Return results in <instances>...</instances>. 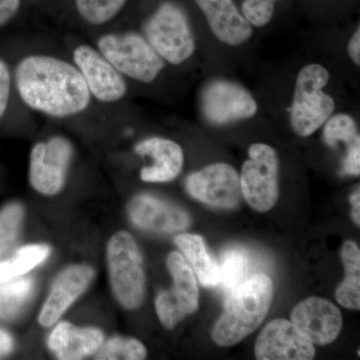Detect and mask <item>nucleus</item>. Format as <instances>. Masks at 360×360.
<instances>
[{
	"instance_id": "nucleus-1",
	"label": "nucleus",
	"mask_w": 360,
	"mask_h": 360,
	"mask_svg": "<svg viewBox=\"0 0 360 360\" xmlns=\"http://www.w3.org/2000/svg\"><path fill=\"white\" fill-rule=\"evenodd\" d=\"M15 84L28 108L51 117L77 115L89 105L90 92L77 66L54 56H26L16 66Z\"/></svg>"
},
{
	"instance_id": "nucleus-7",
	"label": "nucleus",
	"mask_w": 360,
	"mask_h": 360,
	"mask_svg": "<svg viewBox=\"0 0 360 360\" xmlns=\"http://www.w3.org/2000/svg\"><path fill=\"white\" fill-rule=\"evenodd\" d=\"M248 155L241 169V193L253 210L269 212L278 200V156L264 143L252 144Z\"/></svg>"
},
{
	"instance_id": "nucleus-17",
	"label": "nucleus",
	"mask_w": 360,
	"mask_h": 360,
	"mask_svg": "<svg viewBox=\"0 0 360 360\" xmlns=\"http://www.w3.org/2000/svg\"><path fill=\"white\" fill-rule=\"evenodd\" d=\"M129 213L137 226L151 231L175 232L189 224L184 210L150 195H139L130 201Z\"/></svg>"
},
{
	"instance_id": "nucleus-19",
	"label": "nucleus",
	"mask_w": 360,
	"mask_h": 360,
	"mask_svg": "<svg viewBox=\"0 0 360 360\" xmlns=\"http://www.w3.org/2000/svg\"><path fill=\"white\" fill-rule=\"evenodd\" d=\"M103 343V335L98 329L78 328L68 322H61L52 331L49 348L58 359H84L96 354Z\"/></svg>"
},
{
	"instance_id": "nucleus-24",
	"label": "nucleus",
	"mask_w": 360,
	"mask_h": 360,
	"mask_svg": "<svg viewBox=\"0 0 360 360\" xmlns=\"http://www.w3.org/2000/svg\"><path fill=\"white\" fill-rule=\"evenodd\" d=\"M96 359L141 360L146 359V349L141 341L134 338H115L103 343L97 350Z\"/></svg>"
},
{
	"instance_id": "nucleus-26",
	"label": "nucleus",
	"mask_w": 360,
	"mask_h": 360,
	"mask_svg": "<svg viewBox=\"0 0 360 360\" xmlns=\"http://www.w3.org/2000/svg\"><path fill=\"white\" fill-rule=\"evenodd\" d=\"M220 269V283L229 292L239 283H243L248 269V257L245 251L240 250H227L222 255Z\"/></svg>"
},
{
	"instance_id": "nucleus-33",
	"label": "nucleus",
	"mask_w": 360,
	"mask_h": 360,
	"mask_svg": "<svg viewBox=\"0 0 360 360\" xmlns=\"http://www.w3.org/2000/svg\"><path fill=\"white\" fill-rule=\"evenodd\" d=\"M347 52L354 65H360V27H357L348 42Z\"/></svg>"
},
{
	"instance_id": "nucleus-27",
	"label": "nucleus",
	"mask_w": 360,
	"mask_h": 360,
	"mask_svg": "<svg viewBox=\"0 0 360 360\" xmlns=\"http://www.w3.org/2000/svg\"><path fill=\"white\" fill-rule=\"evenodd\" d=\"M324 124V141L330 148H335L340 142L352 144L359 137L354 118L345 113L330 116Z\"/></svg>"
},
{
	"instance_id": "nucleus-16",
	"label": "nucleus",
	"mask_w": 360,
	"mask_h": 360,
	"mask_svg": "<svg viewBox=\"0 0 360 360\" xmlns=\"http://www.w3.org/2000/svg\"><path fill=\"white\" fill-rule=\"evenodd\" d=\"M205 14L217 39L231 46L245 44L252 35V27L238 11L233 0H194Z\"/></svg>"
},
{
	"instance_id": "nucleus-12",
	"label": "nucleus",
	"mask_w": 360,
	"mask_h": 360,
	"mask_svg": "<svg viewBox=\"0 0 360 360\" xmlns=\"http://www.w3.org/2000/svg\"><path fill=\"white\" fill-rule=\"evenodd\" d=\"M72 153L70 142L63 137L37 143L30 155L32 186L46 195L58 193L65 184Z\"/></svg>"
},
{
	"instance_id": "nucleus-2",
	"label": "nucleus",
	"mask_w": 360,
	"mask_h": 360,
	"mask_svg": "<svg viewBox=\"0 0 360 360\" xmlns=\"http://www.w3.org/2000/svg\"><path fill=\"white\" fill-rule=\"evenodd\" d=\"M274 297V283L264 274H255L229 291L224 309L212 330L222 347H233L262 323Z\"/></svg>"
},
{
	"instance_id": "nucleus-3",
	"label": "nucleus",
	"mask_w": 360,
	"mask_h": 360,
	"mask_svg": "<svg viewBox=\"0 0 360 360\" xmlns=\"http://www.w3.org/2000/svg\"><path fill=\"white\" fill-rule=\"evenodd\" d=\"M329 77L328 70L317 63L304 66L298 72L290 120L293 131L300 136L314 134L333 115L335 99L323 91Z\"/></svg>"
},
{
	"instance_id": "nucleus-23",
	"label": "nucleus",
	"mask_w": 360,
	"mask_h": 360,
	"mask_svg": "<svg viewBox=\"0 0 360 360\" xmlns=\"http://www.w3.org/2000/svg\"><path fill=\"white\" fill-rule=\"evenodd\" d=\"M127 0H75L78 13L91 25L110 22L122 11Z\"/></svg>"
},
{
	"instance_id": "nucleus-5",
	"label": "nucleus",
	"mask_w": 360,
	"mask_h": 360,
	"mask_svg": "<svg viewBox=\"0 0 360 360\" xmlns=\"http://www.w3.org/2000/svg\"><path fill=\"white\" fill-rule=\"evenodd\" d=\"M144 32L149 44L170 65H181L195 51V40L186 14L174 2H165L158 7L146 23Z\"/></svg>"
},
{
	"instance_id": "nucleus-11",
	"label": "nucleus",
	"mask_w": 360,
	"mask_h": 360,
	"mask_svg": "<svg viewBox=\"0 0 360 360\" xmlns=\"http://www.w3.org/2000/svg\"><path fill=\"white\" fill-rule=\"evenodd\" d=\"M75 66L82 73L90 96L103 103L120 101L127 92L124 77L101 52L82 44L73 51Z\"/></svg>"
},
{
	"instance_id": "nucleus-32",
	"label": "nucleus",
	"mask_w": 360,
	"mask_h": 360,
	"mask_svg": "<svg viewBox=\"0 0 360 360\" xmlns=\"http://www.w3.org/2000/svg\"><path fill=\"white\" fill-rule=\"evenodd\" d=\"M20 0H0V25H6L18 13Z\"/></svg>"
},
{
	"instance_id": "nucleus-22",
	"label": "nucleus",
	"mask_w": 360,
	"mask_h": 360,
	"mask_svg": "<svg viewBox=\"0 0 360 360\" xmlns=\"http://www.w3.org/2000/svg\"><path fill=\"white\" fill-rule=\"evenodd\" d=\"M32 290V278L11 279L0 284V319H11L20 314Z\"/></svg>"
},
{
	"instance_id": "nucleus-8",
	"label": "nucleus",
	"mask_w": 360,
	"mask_h": 360,
	"mask_svg": "<svg viewBox=\"0 0 360 360\" xmlns=\"http://www.w3.org/2000/svg\"><path fill=\"white\" fill-rule=\"evenodd\" d=\"M167 265L174 277V288L158 296L155 307L161 323L172 329L186 315L198 310V288L193 269L180 253L169 255Z\"/></svg>"
},
{
	"instance_id": "nucleus-15",
	"label": "nucleus",
	"mask_w": 360,
	"mask_h": 360,
	"mask_svg": "<svg viewBox=\"0 0 360 360\" xmlns=\"http://www.w3.org/2000/svg\"><path fill=\"white\" fill-rule=\"evenodd\" d=\"M94 272L86 265H73L63 270L53 284L51 295L42 307L39 322L51 326L79 297L94 278Z\"/></svg>"
},
{
	"instance_id": "nucleus-28",
	"label": "nucleus",
	"mask_w": 360,
	"mask_h": 360,
	"mask_svg": "<svg viewBox=\"0 0 360 360\" xmlns=\"http://www.w3.org/2000/svg\"><path fill=\"white\" fill-rule=\"evenodd\" d=\"M22 219L23 208L18 203L6 205L0 212V255L15 243Z\"/></svg>"
},
{
	"instance_id": "nucleus-9",
	"label": "nucleus",
	"mask_w": 360,
	"mask_h": 360,
	"mask_svg": "<svg viewBox=\"0 0 360 360\" xmlns=\"http://www.w3.org/2000/svg\"><path fill=\"white\" fill-rule=\"evenodd\" d=\"M201 110L207 122L225 125L253 117L258 105L252 94L243 85L231 80L215 79L203 89Z\"/></svg>"
},
{
	"instance_id": "nucleus-4",
	"label": "nucleus",
	"mask_w": 360,
	"mask_h": 360,
	"mask_svg": "<svg viewBox=\"0 0 360 360\" xmlns=\"http://www.w3.org/2000/svg\"><path fill=\"white\" fill-rule=\"evenodd\" d=\"M98 51L124 77L150 84L165 68V60L137 33H108L97 42Z\"/></svg>"
},
{
	"instance_id": "nucleus-25",
	"label": "nucleus",
	"mask_w": 360,
	"mask_h": 360,
	"mask_svg": "<svg viewBox=\"0 0 360 360\" xmlns=\"http://www.w3.org/2000/svg\"><path fill=\"white\" fill-rule=\"evenodd\" d=\"M49 248L47 245H28L20 248L11 262H6V281L25 276L30 270L49 257Z\"/></svg>"
},
{
	"instance_id": "nucleus-18",
	"label": "nucleus",
	"mask_w": 360,
	"mask_h": 360,
	"mask_svg": "<svg viewBox=\"0 0 360 360\" xmlns=\"http://www.w3.org/2000/svg\"><path fill=\"white\" fill-rule=\"evenodd\" d=\"M141 156H148L153 165L141 169V179L146 182H167L176 179L184 167V151L176 142L153 137L135 146Z\"/></svg>"
},
{
	"instance_id": "nucleus-6",
	"label": "nucleus",
	"mask_w": 360,
	"mask_h": 360,
	"mask_svg": "<svg viewBox=\"0 0 360 360\" xmlns=\"http://www.w3.org/2000/svg\"><path fill=\"white\" fill-rule=\"evenodd\" d=\"M111 286L125 309H137L143 302L146 274L141 251L129 232L116 233L108 248Z\"/></svg>"
},
{
	"instance_id": "nucleus-14",
	"label": "nucleus",
	"mask_w": 360,
	"mask_h": 360,
	"mask_svg": "<svg viewBox=\"0 0 360 360\" xmlns=\"http://www.w3.org/2000/svg\"><path fill=\"white\" fill-rule=\"evenodd\" d=\"M291 322L312 345H330L340 335L342 315L340 310L324 298H307L291 312Z\"/></svg>"
},
{
	"instance_id": "nucleus-13",
	"label": "nucleus",
	"mask_w": 360,
	"mask_h": 360,
	"mask_svg": "<svg viewBox=\"0 0 360 360\" xmlns=\"http://www.w3.org/2000/svg\"><path fill=\"white\" fill-rule=\"evenodd\" d=\"M255 354L258 360H310L315 349L292 322L277 319L258 335Z\"/></svg>"
},
{
	"instance_id": "nucleus-34",
	"label": "nucleus",
	"mask_w": 360,
	"mask_h": 360,
	"mask_svg": "<svg viewBox=\"0 0 360 360\" xmlns=\"http://www.w3.org/2000/svg\"><path fill=\"white\" fill-rule=\"evenodd\" d=\"M13 340L8 333L0 329V357L8 354L13 350Z\"/></svg>"
},
{
	"instance_id": "nucleus-21",
	"label": "nucleus",
	"mask_w": 360,
	"mask_h": 360,
	"mask_svg": "<svg viewBox=\"0 0 360 360\" xmlns=\"http://www.w3.org/2000/svg\"><path fill=\"white\" fill-rule=\"evenodd\" d=\"M341 259L347 276L336 290L338 302L345 309H360V250L354 241H345Z\"/></svg>"
},
{
	"instance_id": "nucleus-20",
	"label": "nucleus",
	"mask_w": 360,
	"mask_h": 360,
	"mask_svg": "<svg viewBox=\"0 0 360 360\" xmlns=\"http://www.w3.org/2000/svg\"><path fill=\"white\" fill-rule=\"evenodd\" d=\"M180 250L193 264L200 283L206 288L219 285L220 269L217 260L208 253L203 238L198 234H181L175 238Z\"/></svg>"
},
{
	"instance_id": "nucleus-30",
	"label": "nucleus",
	"mask_w": 360,
	"mask_h": 360,
	"mask_svg": "<svg viewBox=\"0 0 360 360\" xmlns=\"http://www.w3.org/2000/svg\"><path fill=\"white\" fill-rule=\"evenodd\" d=\"M11 77L8 68L0 59V118L6 112L11 96Z\"/></svg>"
},
{
	"instance_id": "nucleus-10",
	"label": "nucleus",
	"mask_w": 360,
	"mask_h": 360,
	"mask_svg": "<svg viewBox=\"0 0 360 360\" xmlns=\"http://www.w3.org/2000/svg\"><path fill=\"white\" fill-rule=\"evenodd\" d=\"M186 188L195 200L213 207L234 208L241 200L240 176L227 163H213L189 175Z\"/></svg>"
},
{
	"instance_id": "nucleus-35",
	"label": "nucleus",
	"mask_w": 360,
	"mask_h": 360,
	"mask_svg": "<svg viewBox=\"0 0 360 360\" xmlns=\"http://www.w3.org/2000/svg\"><path fill=\"white\" fill-rule=\"evenodd\" d=\"M360 191L359 188H357L354 191V194L350 196V202L352 205V217L354 219V224H360Z\"/></svg>"
},
{
	"instance_id": "nucleus-29",
	"label": "nucleus",
	"mask_w": 360,
	"mask_h": 360,
	"mask_svg": "<svg viewBox=\"0 0 360 360\" xmlns=\"http://www.w3.org/2000/svg\"><path fill=\"white\" fill-rule=\"evenodd\" d=\"M276 1L281 0H243L241 13L250 25L262 27L274 18Z\"/></svg>"
},
{
	"instance_id": "nucleus-31",
	"label": "nucleus",
	"mask_w": 360,
	"mask_h": 360,
	"mask_svg": "<svg viewBox=\"0 0 360 360\" xmlns=\"http://www.w3.org/2000/svg\"><path fill=\"white\" fill-rule=\"evenodd\" d=\"M345 172L347 174L359 176L360 174V139L357 137L356 141L350 146L347 158L345 160Z\"/></svg>"
}]
</instances>
